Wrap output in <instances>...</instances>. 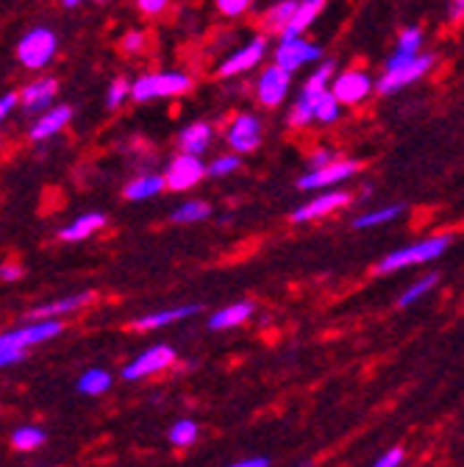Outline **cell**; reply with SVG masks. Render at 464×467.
Listing matches in <instances>:
<instances>
[{"mask_svg": "<svg viewBox=\"0 0 464 467\" xmlns=\"http://www.w3.org/2000/svg\"><path fill=\"white\" fill-rule=\"evenodd\" d=\"M195 87V78L184 70H162V72H145L137 81H131V100L150 103V100H167L181 98Z\"/></svg>", "mask_w": 464, "mask_h": 467, "instance_id": "obj_1", "label": "cell"}, {"mask_svg": "<svg viewBox=\"0 0 464 467\" xmlns=\"http://www.w3.org/2000/svg\"><path fill=\"white\" fill-rule=\"evenodd\" d=\"M431 67H434V56L428 54L418 56V54H401V50H395V54L386 59V72L373 84V89L381 95H395L398 89L415 84Z\"/></svg>", "mask_w": 464, "mask_h": 467, "instance_id": "obj_2", "label": "cell"}, {"mask_svg": "<svg viewBox=\"0 0 464 467\" xmlns=\"http://www.w3.org/2000/svg\"><path fill=\"white\" fill-rule=\"evenodd\" d=\"M448 245H451V237L448 234H440V237H428V240H420L415 245L398 248L381 259V262L375 265V273H395V270H403L411 265L434 262V259H440L448 250Z\"/></svg>", "mask_w": 464, "mask_h": 467, "instance_id": "obj_3", "label": "cell"}, {"mask_svg": "<svg viewBox=\"0 0 464 467\" xmlns=\"http://www.w3.org/2000/svg\"><path fill=\"white\" fill-rule=\"evenodd\" d=\"M56 50H59V37L54 29L47 25H37V29L25 31L17 42V62L25 70H45L50 62L56 59Z\"/></svg>", "mask_w": 464, "mask_h": 467, "instance_id": "obj_4", "label": "cell"}, {"mask_svg": "<svg viewBox=\"0 0 464 467\" xmlns=\"http://www.w3.org/2000/svg\"><path fill=\"white\" fill-rule=\"evenodd\" d=\"M62 328L64 326L59 318H47V320H31V323L12 328V331H0V353L4 351H25L31 345L47 343V340H54V336H59Z\"/></svg>", "mask_w": 464, "mask_h": 467, "instance_id": "obj_5", "label": "cell"}, {"mask_svg": "<svg viewBox=\"0 0 464 467\" xmlns=\"http://www.w3.org/2000/svg\"><path fill=\"white\" fill-rule=\"evenodd\" d=\"M162 175H165V187L170 192H187V190L198 187L200 181L206 178V165H203L200 156L178 150L173 159L167 162Z\"/></svg>", "mask_w": 464, "mask_h": 467, "instance_id": "obj_6", "label": "cell"}, {"mask_svg": "<svg viewBox=\"0 0 464 467\" xmlns=\"http://www.w3.org/2000/svg\"><path fill=\"white\" fill-rule=\"evenodd\" d=\"M359 170H362V165L353 162V159H333L328 165H320V167H312L306 175H300L298 181V190L308 192V190H325V187H337L342 184V181L353 178Z\"/></svg>", "mask_w": 464, "mask_h": 467, "instance_id": "obj_7", "label": "cell"}, {"mask_svg": "<svg viewBox=\"0 0 464 467\" xmlns=\"http://www.w3.org/2000/svg\"><path fill=\"white\" fill-rule=\"evenodd\" d=\"M323 56V47L315 45V42H308L303 37H290V39H281L278 47H275V54H273V64L283 67L287 72H298L303 64H312V62H320Z\"/></svg>", "mask_w": 464, "mask_h": 467, "instance_id": "obj_8", "label": "cell"}, {"mask_svg": "<svg viewBox=\"0 0 464 467\" xmlns=\"http://www.w3.org/2000/svg\"><path fill=\"white\" fill-rule=\"evenodd\" d=\"M265 56H267V37L259 34V37L248 39V42L237 50V54L225 56V59L220 62V67H217V75H223V78L245 75V72H250V70L259 67V64L265 62Z\"/></svg>", "mask_w": 464, "mask_h": 467, "instance_id": "obj_9", "label": "cell"}, {"mask_svg": "<svg viewBox=\"0 0 464 467\" xmlns=\"http://www.w3.org/2000/svg\"><path fill=\"white\" fill-rule=\"evenodd\" d=\"M225 145L231 148V153H240V156L253 153L262 145V120L250 112L237 115L225 128Z\"/></svg>", "mask_w": 464, "mask_h": 467, "instance_id": "obj_10", "label": "cell"}, {"mask_svg": "<svg viewBox=\"0 0 464 467\" xmlns=\"http://www.w3.org/2000/svg\"><path fill=\"white\" fill-rule=\"evenodd\" d=\"M290 87H292V72H287L278 64H270L259 75V81H256V100H259L265 109H278L281 103L287 100Z\"/></svg>", "mask_w": 464, "mask_h": 467, "instance_id": "obj_11", "label": "cell"}, {"mask_svg": "<svg viewBox=\"0 0 464 467\" xmlns=\"http://www.w3.org/2000/svg\"><path fill=\"white\" fill-rule=\"evenodd\" d=\"M328 89L342 106H359V103L367 100V95L373 92V78L365 70H345L337 78H331Z\"/></svg>", "mask_w": 464, "mask_h": 467, "instance_id": "obj_12", "label": "cell"}, {"mask_svg": "<svg viewBox=\"0 0 464 467\" xmlns=\"http://www.w3.org/2000/svg\"><path fill=\"white\" fill-rule=\"evenodd\" d=\"M175 361V351L170 345H153L148 351H142L131 365L122 368V378L125 381H139V378H148L153 373H162L167 370Z\"/></svg>", "mask_w": 464, "mask_h": 467, "instance_id": "obj_13", "label": "cell"}, {"mask_svg": "<svg viewBox=\"0 0 464 467\" xmlns=\"http://www.w3.org/2000/svg\"><path fill=\"white\" fill-rule=\"evenodd\" d=\"M56 92H59V81L47 75V78H34V81L25 84L17 95H20V106L25 115H42L54 106Z\"/></svg>", "mask_w": 464, "mask_h": 467, "instance_id": "obj_14", "label": "cell"}, {"mask_svg": "<svg viewBox=\"0 0 464 467\" xmlns=\"http://www.w3.org/2000/svg\"><path fill=\"white\" fill-rule=\"evenodd\" d=\"M350 203V195L348 192H342V190H328V192H323V195H317V198H312V200H306L303 206H298V209L292 212V223H312V220H320V217H325V215H331V212H337V209H342V206H348Z\"/></svg>", "mask_w": 464, "mask_h": 467, "instance_id": "obj_15", "label": "cell"}, {"mask_svg": "<svg viewBox=\"0 0 464 467\" xmlns=\"http://www.w3.org/2000/svg\"><path fill=\"white\" fill-rule=\"evenodd\" d=\"M70 120H72V109L67 106V103H54V106H50L47 112H42V115H37V120H34V125L29 128V140L31 142H47V140H54L56 134H62L64 128L70 125Z\"/></svg>", "mask_w": 464, "mask_h": 467, "instance_id": "obj_16", "label": "cell"}, {"mask_svg": "<svg viewBox=\"0 0 464 467\" xmlns=\"http://www.w3.org/2000/svg\"><path fill=\"white\" fill-rule=\"evenodd\" d=\"M215 140V125L206 123V120H195L190 125H184L181 132H178V150L181 153H192V156H203L209 150Z\"/></svg>", "mask_w": 464, "mask_h": 467, "instance_id": "obj_17", "label": "cell"}, {"mask_svg": "<svg viewBox=\"0 0 464 467\" xmlns=\"http://www.w3.org/2000/svg\"><path fill=\"white\" fill-rule=\"evenodd\" d=\"M95 301V293L84 290V293H72L67 298L59 301H47L42 306H37L31 311V320H47V318H62V315H72V311H81L84 306H89Z\"/></svg>", "mask_w": 464, "mask_h": 467, "instance_id": "obj_18", "label": "cell"}, {"mask_svg": "<svg viewBox=\"0 0 464 467\" xmlns=\"http://www.w3.org/2000/svg\"><path fill=\"white\" fill-rule=\"evenodd\" d=\"M200 306L198 303H184V306H173V309H162V311H150V315H142L139 320H134L137 331H156L165 326H173L178 320H187L192 315H198Z\"/></svg>", "mask_w": 464, "mask_h": 467, "instance_id": "obj_19", "label": "cell"}, {"mask_svg": "<svg viewBox=\"0 0 464 467\" xmlns=\"http://www.w3.org/2000/svg\"><path fill=\"white\" fill-rule=\"evenodd\" d=\"M167 187H165V175L162 173H142V175H134L128 184L122 187V198L131 200V203H142V200H150L162 195Z\"/></svg>", "mask_w": 464, "mask_h": 467, "instance_id": "obj_20", "label": "cell"}, {"mask_svg": "<svg viewBox=\"0 0 464 467\" xmlns=\"http://www.w3.org/2000/svg\"><path fill=\"white\" fill-rule=\"evenodd\" d=\"M106 223H109V220H106V215H103V212L79 215L72 223H67V225L59 231V240H62V242H84V240L92 237V234H97Z\"/></svg>", "mask_w": 464, "mask_h": 467, "instance_id": "obj_21", "label": "cell"}, {"mask_svg": "<svg viewBox=\"0 0 464 467\" xmlns=\"http://www.w3.org/2000/svg\"><path fill=\"white\" fill-rule=\"evenodd\" d=\"M323 9H325V0H298V4H295V12H292V20H290L287 29H283L281 39L303 37V31H306L308 25H312V22L320 17Z\"/></svg>", "mask_w": 464, "mask_h": 467, "instance_id": "obj_22", "label": "cell"}, {"mask_svg": "<svg viewBox=\"0 0 464 467\" xmlns=\"http://www.w3.org/2000/svg\"><path fill=\"white\" fill-rule=\"evenodd\" d=\"M333 70H337V62L333 59H325V62H320V67L306 78L303 81V87H300V92H298V98L300 100H306V103H312L315 106V100L331 87V78H333Z\"/></svg>", "mask_w": 464, "mask_h": 467, "instance_id": "obj_23", "label": "cell"}, {"mask_svg": "<svg viewBox=\"0 0 464 467\" xmlns=\"http://www.w3.org/2000/svg\"><path fill=\"white\" fill-rule=\"evenodd\" d=\"M250 315H253V303H250V301H237V303H231V306L217 309L215 315L209 318V328H212V331L237 328V326H242Z\"/></svg>", "mask_w": 464, "mask_h": 467, "instance_id": "obj_24", "label": "cell"}, {"mask_svg": "<svg viewBox=\"0 0 464 467\" xmlns=\"http://www.w3.org/2000/svg\"><path fill=\"white\" fill-rule=\"evenodd\" d=\"M295 4H298V0H278V4H273L262 14V29L270 31V34H283V29H287L290 20H292Z\"/></svg>", "mask_w": 464, "mask_h": 467, "instance_id": "obj_25", "label": "cell"}, {"mask_svg": "<svg viewBox=\"0 0 464 467\" xmlns=\"http://www.w3.org/2000/svg\"><path fill=\"white\" fill-rule=\"evenodd\" d=\"M212 217V203L206 200H184L181 206H175L170 212V220L178 225H192V223H203Z\"/></svg>", "mask_w": 464, "mask_h": 467, "instance_id": "obj_26", "label": "cell"}, {"mask_svg": "<svg viewBox=\"0 0 464 467\" xmlns=\"http://www.w3.org/2000/svg\"><path fill=\"white\" fill-rule=\"evenodd\" d=\"M403 212H406V206H403V203H390V206H381V209H373V212L359 215V217L353 220V228H375V225H386V223L398 220Z\"/></svg>", "mask_w": 464, "mask_h": 467, "instance_id": "obj_27", "label": "cell"}, {"mask_svg": "<svg viewBox=\"0 0 464 467\" xmlns=\"http://www.w3.org/2000/svg\"><path fill=\"white\" fill-rule=\"evenodd\" d=\"M112 386V373L109 370H100V368H92L87 370L81 378H79V393L81 395H103L106 389Z\"/></svg>", "mask_w": 464, "mask_h": 467, "instance_id": "obj_28", "label": "cell"}, {"mask_svg": "<svg viewBox=\"0 0 464 467\" xmlns=\"http://www.w3.org/2000/svg\"><path fill=\"white\" fill-rule=\"evenodd\" d=\"M315 123H337L342 117V103L333 98L331 89H325L317 100H315Z\"/></svg>", "mask_w": 464, "mask_h": 467, "instance_id": "obj_29", "label": "cell"}, {"mask_svg": "<svg viewBox=\"0 0 464 467\" xmlns=\"http://www.w3.org/2000/svg\"><path fill=\"white\" fill-rule=\"evenodd\" d=\"M45 443V431H39L37 426H22L12 434V446L17 451H34Z\"/></svg>", "mask_w": 464, "mask_h": 467, "instance_id": "obj_30", "label": "cell"}, {"mask_svg": "<svg viewBox=\"0 0 464 467\" xmlns=\"http://www.w3.org/2000/svg\"><path fill=\"white\" fill-rule=\"evenodd\" d=\"M436 281H440V276H436V273H431V276H426V278H420V281H415V284H411V287L398 298V306L401 309H406V306H411V303H415V301H420L423 295H428L434 287H436Z\"/></svg>", "mask_w": 464, "mask_h": 467, "instance_id": "obj_31", "label": "cell"}, {"mask_svg": "<svg viewBox=\"0 0 464 467\" xmlns=\"http://www.w3.org/2000/svg\"><path fill=\"white\" fill-rule=\"evenodd\" d=\"M240 167H242L240 153H223V156H217V159H215L212 165H206V175L225 178V175H234Z\"/></svg>", "mask_w": 464, "mask_h": 467, "instance_id": "obj_32", "label": "cell"}, {"mask_svg": "<svg viewBox=\"0 0 464 467\" xmlns=\"http://www.w3.org/2000/svg\"><path fill=\"white\" fill-rule=\"evenodd\" d=\"M125 100H131V81L120 75V78H114V81L109 84V89H106V109L117 112Z\"/></svg>", "mask_w": 464, "mask_h": 467, "instance_id": "obj_33", "label": "cell"}, {"mask_svg": "<svg viewBox=\"0 0 464 467\" xmlns=\"http://www.w3.org/2000/svg\"><path fill=\"white\" fill-rule=\"evenodd\" d=\"M198 439V426L192 420H178L173 429H170V443L175 448H190Z\"/></svg>", "mask_w": 464, "mask_h": 467, "instance_id": "obj_34", "label": "cell"}, {"mask_svg": "<svg viewBox=\"0 0 464 467\" xmlns=\"http://www.w3.org/2000/svg\"><path fill=\"white\" fill-rule=\"evenodd\" d=\"M290 125L292 128H306V125H312L315 123V109H312V103H306V100H295L292 103V109H290Z\"/></svg>", "mask_w": 464, "mask_h": 467, "instance_id": "obj_35", "label": "cell"}, {"mask_svg": "<svg viewBox=\"0 0 464 467\" xmlns=\"http://www.w3.org/2000/svg\"><path fill=\"white\" fill-rule=\"evenodd\" d=\"M145 47H148V34L137 31V29L122 34V39H120V50L125 56H139V54H145Z\"/></svg>", "mask_w": 464, "mask_h": 467, "instance_id": "obj_36", "label": "cell"}, {"mask_svg": "<svg viewBox=\"0 0 464 467\" xmlns=\"http://www.w3.org/2000/svg\"><path fill=\"white\" fill-rule=\"evenodd\" d=\"M253 4H256V0H215L217 12H220L223 17H231V20L248 14V12L253 9Z\"/></svg>", "mask_w": 464, "mask_h": 467, "instance_id": "obj_37", "label": "cell"}, {"mask_svg": "<svg viewBox=\"0 0 464 467\" xmlns=\"http://www.w3.org/2000/svg\"><path fill=\"white\" fill-rule=\"evenodd\" d=\"M420 45H423V31L420 29H406L398 37V47L395 50H401V54H418Z\"/></svg>", "mask_w": 464, "mask_h": 467, "instance_id": "obj_38", "label": "cell"}, {"mask_svg": "<svg viewBox=\"0 0 464 467\" xmlns=\"http://www.w3.org/2000/svg\"><path fill=\"white\" fill-rule=\"evenodd\" d=\"M17 106H20V95L17 92H6L4 98H0V128H4V123L14 115Z\"/></svg>", "mask_w": 464, "mask_h": 467, "instance_id": "obj_39", "label": "cell"}, {"mask_svg": "<svg viewBox=\"0 0 464 467\" xmlns=\"http://www.w3.org/2000/svg\"><path fill=\"white\" fill-rule=\"evenodd\" d=\"M167 4H170V0H137V9L145 17H159V14H165Z\"/></svg>", "mask_w": 464, "mask_h": 467, "instance_id": "obj_40", "label": "cell"}, {"mask_svg": "<svg viewBox=\"0 0 464 467\" xmlns=\"http://www.w3.org/2000/svg\"><path fill=\"white\" fill-rule=\"evenodd\" d=\"M401 462H403V451L401 448H392V451H386L373 467H398Z\"/></svg>", "mask_w": 464, "mask_h": 467, "instance_id": "obj_41", "label": "cell"}, {"mask_svg": "<svg viewBox=\"0 0 464 467\" xmlns=\"http://www.w3.org/2000/svg\"><path fill=\"white\" fill-rule=\"evenodd\" d=\"M22 267L17 262H6V265H0V278L4 281H20L22 278Z\"/></svg>", "mask_w": 464, "mask_h": 467, "instance_id": "obj_42", "label": "cell"}, {"mask_svg": "<svg viewBox=\"0 0 464 467\" xmlns=\"http://www.w3.org/2000/svg\"><path fill=\"white\" fill-rule=\"evenodd\" d=\"M333 159H337V153H333V150H328V148H317L308 162H312V167H320V165H328V162H333Z\"/></svg>", "mask_w": 464, "mask_h": 467, "instance_id": "obj_43", "label": "cell"}, {"mask_svg": "<svg viewBox=\"0 0 464 467\" xmlns=\"http://www.w3.org/2000/svg\"><path fill=\"white\" fill-rule=\"evenodd\" d=\"M20 359H25V351H4V353H0V368L17 365Z\"/></svg>", "mask_w": 464, "mask_h": 467, "instance_id": "obj_44", "label": "cell"}, {"mask_svg": "<svg viewBox=\"0 0 464 467\" xmlns=\"http://www.w3.org/2000/svg\"><path fill=\"white\" fill-rule=\"evenodd\" d=\"M231 467H270V459H265V456H250V459H242V462L231 464Z\"/></svg>", "mask_w": 464, "mask_h": 467, "instance_id": "obj_45", "label": "cell"}, {"mask_svg": "<svg viewBox=\"0 0 464 467\" xmlns=\"http://www.w3.org/2000/svg\"><path fill=\"white\" fill-rule=\"evenodd\" d=\"M464 17V0H453V6H451V20H459Z\"/></svg>", "mask_w": 464, "mask_h": 467, "instance_id": "obj_46", "label": "cell"}, {"mask_svg": "<svg viewBox=\"0 0 464 467\" xmlns=\"http://www.w3.org/2000/svg\"><path fill=\"white\" fill-rule=\"evenodd\" d=\"M81 4H84V0H62V6H64V9H79Z\"/></svg>", "mask_w": 464, "mask_h": 467, "instance_id": "obj_47", "label": "cell"}, {"mask_svg": "<svg viewBox=\"0 0 464 467\" xmlns=\"http://www.w3.org/2000/svg\"><path fill=\"white\" fill-rule=\"evenodd\" d=\"M95 4H106V0H95Z\"/></svg>", "mask_w": 464, "mask_h": 467, "instance_id": "obj_48", "label": "cell"}, {"mask_svg": "<svg viewBox=\"0 0 464 467\" xmlns=\"http://www.w3.org/2000/svg\"><path fill=\"white\" fill-rule=\"evenodd\" d=\"M300 467H308V464H300Z\"/></svg>", "mask_w": 464, "mask_h": 467, "instance_id": "obj_49", "label": "cell"}]
</instances>
